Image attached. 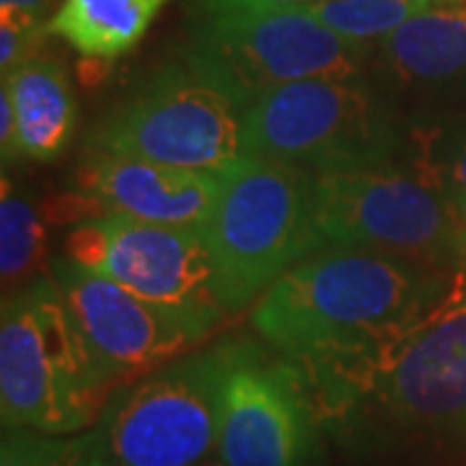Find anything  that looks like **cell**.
<instances>
[{
	"instance_id": "6da1fadb",
	"label": "cell",
	"mask_w": 466,
	"mask_h": 466,
	"mask_svg": "<svg viewBox=\"0 0 466 466\" xmlns=\"http://www.w3.org/2000/svg\"><path fill=\"white\" fill-rule=\"evenodd\" d=\"M319 425L355 443H466V269L376 348L296 368Z\"/></svg>"
},
{
	"instance_id": "7a4b0ae2",
	"label": "cell",
	"mask_w": 466,
	"mask_h": 466,
	"mask_svg": "<svg viewBox=\"0 0 466 466\" xmlns=\"http://www.w3.org/2000/svg\"><path fill=\"white\" fill-rule=\"evenodd\" d=\"M459 272L358 249H319L257 300L251 324L293 368L376 348L431 311Z\"/></svg>"
},
{
	"instance_id": "3957f363",
	"label": "cell",
	"mask_w": 466,
	"mask_h": 466,
	"mask_svg": "<svg viewBox=\"0 0 466 466\" xmlns=\"http://www.w3.org/2000/svg\"><path fill=\"white\" fill-rule=\"evenodd\" d=\"M112 389L50 272L5 293L0 311L3 428L81 433L96 422Z\"/></svg>"
},
{
	"instance_id": "277c9868",
	"label": "cell",
	"mask_w": 466,
	"mask_h": 466,
	"mask_svg": "<svg viewBox=\"0 0 466 466\" xmlns=\"http://www.w3.org/2000/svg\"><path fill=\"white\" fill-rule=\"evenodd\" d=\"M241 150L317 177L400 164L410 135L366 73L327 76L257 94L244 115Z\"/></svg>"
},
{
	"instance_id": "5b68a950",
	"label": "cell",
	"mask_w": 466,
	"mask_h": 466,
	"mask_svg": "<svg viewBox=\"0 0 466 466\" xmlns=\"http://www.w3.org/2000/svg\"><path fill=\"white\" fill-rule=\"evenodd\" d=\"M247 106L226 73L184 50L101 116L86 148L223 174L244 158Z\"/></svg>"
},
{
	"instance_id": "8992f818",
	"label": "cell",
	"mask_w": 466,
	"mask_h": 466,
	"mask_svg": "<svg viewBox=\"0 0 466 466\" xmlns=\"http://www.w3.org/2000/svg\"><path fill=\"white\" fill-rule=\"evenodd\" d=\"M233 339L192 350L119 383L96 422L76 435L81 466H200L216 459L218 391Z\"/></svg>"
},
{
	"instance_id": "52a82bcc",
	"label": "cell",
	"mask_w": 466,
	"mask_h": 466,
	"mask_svg": "<svg viewBox=\"0 0 466 466\" xmlns=\"http://www.w3.org/2000/svg\"><path fill=\"white\" fill-rule=\"evenodd\" d=\"M228 314L259 300L303 257L314 254V174L249 158L223 171L200 226Z\"/></svg>"
},
{
	"instance_id": "ba28073f",
	"label": "cell",
	"mask_w": 466,
	"mask_h": 466,
	"mask_svg": "<svg viewBox=\"0 0 466 466\" xmlns=\"http://www.w3.org/2000/svg\"><path fill=\"white\" fill-rule=\"evenodd\" d=\"M314 238V251H373L441 272L466 269V218L404 164L317 174Z\"/></svg>"
},
{
	"instance_id": "9c48e42d",
	"label": "cell",
	"mask_w": 466,
	"mask_h": 466,
	"mask_svg": "<svg viewBox=\"0 0 466 466\" xmlns=\"http://www.w3.org/2000/svg\"><path fill=\"white\" fill-rule=\"evenodd\" d=\"M192 45L249 101L272 86L363 76L373 45L342 39L293 0H189Z\"/></svg>"
},
{
	"instance_id": "30bf717a",
	"label": "cell",
	"mask_w": 466,
	"mask_h": 466,
	"mask_svg": "<svg viewBox=\"0 0 466 466\" xmlns=\"http://www.w3.org/2000/svg\"><path fill=\"white\" fill-rule=\"evenodd\" d=\"M66 257L189 319L208 334L231 317L220 300L216 265L200 226L84 218L67 233Z\"/></svg>"
},
{
	"instance_id": "8fae6325",
	"label": "cell",
	"mask_w": 466,
	"mask_h": 466,
	"mask_svg": "<svg viewBox=\"0 0 466 466\" xmlns=\"http://www.w3.org/2000/svg\"><path fill=\"white\" fill-rule=\"evenodd\" d=\"M319 420L303 381L267 345L233 339L218 391L223 466H314Z\"/></svg>"
},
{
	"instance_id": "7c38bea8",
	"label": "cell",
	"mask_w": 466,
	"mask_h": 466,
	"mask_svg": "<svg viewBox=\"0 0 466 466\" xmlns=\"http://www.w3.org/2000/svg\"><path fill=\"white\" fill-rule=\"evenodd\" d=\"M50 275L60 285L86 345L115 386L174 363L210 337L189 319L135 296L66 254L52 257Z\"/></svg>"
},
{
	"instance_id": "4fadbf2b",
	"label": "cell",
	"mask_w": 466,
	"mask_h": 466,
	"mask_svg": "<svg viewBox=\"0 0 466 466\" xmlns=\"http://www.w3.org/2000/svg\"><path fill=\"white\" fill-rule=\"evenodd\" d=\"M220 184L223 174L218 171L86 148L76 171V200L84 205V218L116 216L161 226H202L220 195Z\"/></svg>"
},
{
	"instance_id": "5bb4252c",
	"label": "cell",
	"mask_w": 466,
	"mask_h": 466,
	"mask_svg": "<svg viewBox=\"0 0 466 466\" xmlns=\"http://www.w3.org/2000/svg\"><path fill=\"white\" fill-rule=\"evenodd\" d=\"M381 78L394 88L466 81V8L422 11L373 45Z\"/></svg>"
},
{
	"instance_id": "9a60e30c",
	"label": "cell",
	"mask_w": 466,
	"mask_h": 466,
	"mask_svg": "<svg viewBox=\"0 0 466 466\" xmlns=\"http://www.w3.org/2000/svg\"><path fill=\"white\" fill-rule=\"evenodd\" d=\"M18 119L21 158L50 164L70 146L78 125V99L66 67L55 57L36 55L3 78Z\"/></svg>"
},
{
	"instance_id": "2e32d148",
	"label": "cell",
	"mask_w": 466,
	"mask_h": 466,
	"mask_svg": "<svg viewBox=\"0 0 466 466\" xmlns=\"http://www.w3.org/2000/svg\"><path fill=\"white\" fill-rule=\"evenodd\" d=\"M168 0H63L50 34L86 60L112 63L135 50Z\"/></svg>"
},
{
	"instance_id": "e0dca14e",
	"label": "cell",
	"mask_w": 466,
	"mask_h": 466,
	"mask_svg": "<svg viewBox=\"0 0 466 466\" xmlns=\"http://www.w3.org/2000/svg\"><path fill=\"white\" fill-rule=\"evenodd\" d=\"M45 220L34 192L3 177L0 195V278L3 288L26 283L45 257Z\"/></svg>"
},
{
	"instance_id": "ac0fdd59",
	"label": "cell",
	"mask_w": 466,
	"mask_h": 466,
	"mask_svg": "<svg viewBox=\"0 0 466 466\" xmlns=\"http://www.w3.org/2000/svg\"><path fill=\"white\" fill-rule=\"evenodd\" d=\"M435 3L438 0H311L303 5L342 39L376 45L417 14L435 8Z\"/></svg>"
},
{
	"instance_id": "d6986e66",
	"label": "cell",
	"mask_w": 466,
	"mask_h": 466,
	"mask_svg": "<svg viewBox=\"0 0 466 466\" xmlns=\"http://www.w3.org/2000/svg\"><path fill=\"white\" fill-rule=\"evenodd\" d=\"M435 189L453 202L461 213L466 210V116L451 119L431 135L420 137L415 164Z\"/></svg>"
},
{
	"instance_id": "ffe728a7",
	"label": "cell",
	"mask_w": 466,
	"mask_h": 466,
	"mask_svg": "<svg viewBox=\"0 0 466 466\" xmlns=\"http://www.w3.org/2000/svg\"><path fill=\"white\" fill-rule=\"evenodd\" d=\"M0 466H81L76 438L3 428Z\"/></svg>"
},
{
	"instance_id": "44dd1931",
	"label": "cell",
	"mask_w": 466,
	"mask_h": 466,
	"mask_svg": "<svg viewBox=\"0 0 466 466\" xmlns=\"http://www.w3.org/2000/svg\"><path fill=\"white\" fill-rule=\"evenodd\" d=\"M47 34H50V21L0 14V76L5 78L34 60Z\"/></svg>"
},
{
	"instance_id": "7402d4cb",
	"label": "cell",
	"mask_w": 466,
	"mask_h": 466,
	"mask_svg": "<svg viewBox=\"0 0 466 466\" xmlns=\"http://www.w3.org/2000/svg\"><path fill=\"white\" fill-rule=\"evenodd\" d=\"M0 153L3 167L21 161V146H18V119L14 104L5 88H0Z\"/></svg>"
},
{
	"instance_id": "603a6c76",
	"label": "cell",
	"mask_w": 466,
	"mask_h": 466,
	"mask_svg": "<svg viewBox=\"0 0 466 466\" xmlns=\"http://www.w3.org/2000/svg\"><path fill=\"white\" fill-rule=\"evenodd\" d=\"M52 0H0V14H14V16H29L36 21H50Z\"/></svg>"
},
{
	"instance_id": "cb8c5ba5",
	"label": "cell",
	"mask_w": 466,
	"mask_h": 466,
	"mask_svg": "<svg viewBox=\"0 0 466 466\" xmlns=\"http://www.w3.org/2000/svg\"><path fill=\"white\" fill-rule=\"evenodd\" d=\"M200 466H223V464H220L218 459H210V461H205V464H200Z\"/></svg>"
},
{
	"instance_id": "d4e9b609",
	"label": "cell",
	"mask_w": 466,
	"mask_h": 466,
	"mask_svg": "<svg viewBox=\"0 0 466 466\" xmlns=\"http://www.w3.org/2000/svg\"><path fill=\"white\" fill-rule=\"evenodd\" d=\"M293 3H311V0H293Z\"/></svg>"
},
{
	"instance_id": "484cf974",
	"label": "cell",
	"mask_w": 466,
	"mask_h": 466,
	"mask_svg": "<svg viewBox=\"0 0 466 466\" xmlns=\"http://www.w3.org/2000/svg\"><path fill=\"white\" fill-rule=\"evenodd\" d=\"M461 216H464V218H466V210H464V213H461Z\"/></svg>"
}]
</instances>
